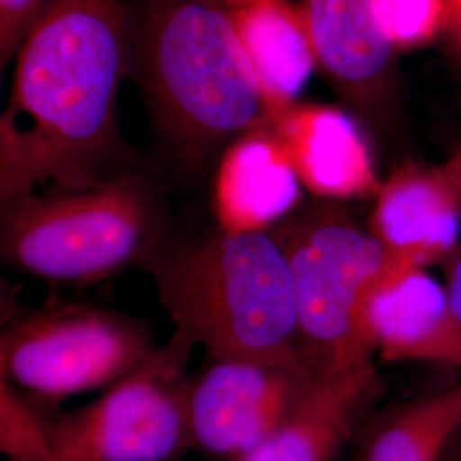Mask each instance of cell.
<instances>
[{"label":"cell","instance_id":"obj_1","mask_svg":"<svg viewBox=\"0 0 461 461\" xmlns=\"http://www.w3.org/2000/svg\"><path fill=\"white\" fill-rule=\"evenodd\" d=\"M127 33L123 0L50 4L17 53L0 116L2 207L43 183L76 190L112 178Z\"/></svg>","mask_w":461,"mask_h":461},{"label":"cell","instance_id":"obj_2","mask_svg":"<svg viewBox=\"0 0 461 461\" xmlns=\"http://www.w3.org/2000/svg\"><path fill=\"white\" fill-rule=\"evenodd\" d=\"M140 267L175 330L207 356L308 371L297 350L291 267L270 230H221L182 247H158Z\"/></svg>","mask_w":461,"mask_h":461},{"label":"cell","instance_id":"obj_3","mask_svg":"<svg viewBox=\"0 0 461 461\" xmlns=\"http://www.w3.org/2000/svg\"><path fill=\"white\" fill-rule=\"evenodd\" d=\"M140 59L156 115L185 148L270 127L224 0H146Z\"/></svg>","mask_w":461,"mask_h":461},{"label":"cell","instance_id":"obj_4","mask_svg":"<svg viewBox=\"0 0 461 461\" xmlns=\"http://www.w3.org/2000/svg\"><path fill=\"white\" fill-rule=\"evenodd\" d=\"M270 232L291 267L297 350L308 371L318 378L376 359L367 306L379 284L403 267L371 230L330 202L296 211Z\"/></svg>","mask_w":461,"mask_h":461},{"label":"cell","instance_id":"obj_5","mask_svg":"<svg viewBox=\"0 0 461 461\" xmlns=\"http://www.w3.org/2000/svg\"><path fill=\"white\" fill-rule=\"evenodd\" d=\"M159 247V224L144 185L129 175L2 207L4 264L38 279L91 285Z\"/></svg>","mask_w":461,"mask_h":461},{"label":"cell","instance_id":"obj_6","mask_svg":"<svg viewBox=\"0 0 461 461\" xmlns=\"http://www.w3.org/2000/svg\"><path fill=\"white\" fill-rule=\"evenodd\" d=\"M195 344L176 331L89 405L32 398L47 461H178L190 449L188 371Z\"/></svg>","mask_w":461,"mask_h":461},{"label":"cell","instance_id":"obj_7","mask_svg":"<svg viewBox=\"0 0 461 461\" xmlns=\"http://www.w3.org/2000/svg\"><path fill=\"white\" fill-rule=\"evenodd\" d=\"M146 321L87 304L9 316L0 333V376L45 403L112 386L158 348Z\"/></svg>","mask_w":461,"mask_h":461},{"label":"cell","instance_id":"obj_8","mask_svg":"<svg viewBox=\"0 0 461 461\" xmlns=\"http://www.w3.org/2000/svg\"><path fill=\"white\" fill-rule=\"evenodd\" d=\"M313 383L312 373L285 364L207 356L188 384L192 449L245 458L296 412Z\"/></svg>","mask_w":461,"mask_h":461},{"label":"cell","instance_id":"obj_9","mask_svg":"<svg viewBox=\"0 0 461 461\" xmlns=\"http://www.w3.org/2000/svg\"><path fill=\"white\" fill-rule=\"evenodd\" d=\"M318 66L335 91L379 123L396 95L395 49L379 30L375 0H301Z\"/></svg>","mask_w":461,"mask_h":461},{"label":"cell","instance_id":"obj_10","mask_svg":"<svg viewBox=\"0 0 461 461\" xmlns=\"http://www.w3.org/2000/svg\"><path fill=\"white\" fill-rule=\"evenodd\" d=\"M369 230L398 267L443 264L461 232L460 194L445 166L396 167L379 185Z\"/></svg>","mask_w":461,"mask_h":461},{"label":"cell","instance_id":"obj_11","mask_svg":"<svg viewBox=\"0 0 461 461\" xmlns=\"http://www.w3.org/2000/svg\"><path fill=\"white\" fill-rule=\"evenodd\" d=\"M376 361L461 367V329L445 284L415 267L388 274L367 306Z\"/></svg>","mask_w":461,"mask_h":461},{"label":"cell","instance_id":"obj_12","mask_svg":"<svg viewBox=\"0 0 461 461\" xmlns=\"http://www.w3.org/2000/svg\"><path fill=\"white\" fill-rule=\"evenodd\" d=\"M270 127L287 149L299 180L316 197L348 200L378 194L371 150L342 110L293 104Z\"/></svg>","mask_w":461,"mask_h":461},{"label":"cell","instance_id":"obj_13","mask_svg":"<svg viewBox=\"0 0 461 461\" xmlns=\"http://www.w3.org/2000/svg\"><path fill=\"white\" fill-rule=\"evenodd\" d=\"M376 359L314 378L313 386L264 445L238 461H335L379 395Z\"/></svg>","mask_w":461,"mask_h":461},{"label":"cell","instance_id":"obj_14","mask_svg":"<svg viewBox=\"0 0 461 461\" xmlns=\"http://www.w3.org/2000/svg\"><path fill=\"white\" fill-rule=\"evenodd\" d=\"M221 230H267L296 211L301 180L272 127L241 135L226 152L214 194Z\"/></svg>","mask_w":461,"mask_h":461},{"label":"cell","instance_id":"obj_15","mask_svg":"<svg viewBox=\"0 0 461 461\" xmlns=\"http://www.w3.org/2000/svg\"><path fill=\"white\" fill-rule=\"evenodd\" d=\"M230 13L272 123L294 104L318 66L304 11L289 0H255Z\"/></svg>","mask_w":461,"mask_h":461},{"label":"cell","instance_id":"obj_16","mask_svg":"<svg viewBox=\"0 0 461 461\" xmlns=\"http://www.w3.org/2000/svg\"><path fill=\"white\" fill-rule=\"evenodd\" d=\"M461 426V381L379 415L356 461H445Z\"/></svg>","mask_w":461,"mask_h":461},{"label":"cell","instance_id":"obj_17","mask_svg":"<svg viewBox=\"0 0 461 461\" xmlns=\"http://www.w3.org/2000/svg\"><path fill=\"white\" fill-rule=\"evenodd\" d=\"M375 14L395 51L419 49L449 21V0H375Z\"/></svg>","mask_w":461,"mask_h":461},{"label":"cell","instance_id":"obj_18","mask_svg":"<svg viewBox=\"0 0 461 461\" xmlns=\"http://www.w3.org/2000/svg\"><path fill=\"white\" fill-rule=\"evenodd\" d=\"M53 0H0V64L7 66Z\"/></svg>","mask_w":461,"mask_h":461},{"label":"cell","instance_id":"obj_19","mask_svg":"<svg viewBox=\"0 0 461 461\" xmlns=\"http://www.w3.org/2000/svg\"><path fill=\"white\" fill-rule=\"evenodd\" d=\"M441 267L445 270V289L449 308L461 329V247L456 248Z\"/></svg>","mask_w":461,"mask_h":461},{"label":"cell","instance_id":"obj_20","mask_svg":"<svg viewBox=\"0 0 461 461\" xmlns=\"http://www.w3.org/2000/svg\"><path fill=\"white\" fill-rule=\"evenodd\" d=\"M446 169H447V173H449V176L453 178V182L456 185V188H458V194H460L461 198V149L446 163Z\"/></svg>","mask_w":461,"mask_h":461},{"label":"cell","instance_id":"obj_21","mask_svg":"<svg viewBox=\"0 0 461 461\" xmlns=\"http://www.w3.org/2000/svg\"><path fill=\"white\" fill-rule=\"evenodd\" d=\"M449 21L453 23L461 43V0H449Z\"/></svg>","mask_w":461,"mask_h":461},{"label":"cell","instance_id":"obj_22","mask_svg":"<svg viewBox=\"0 0 461 461\" xmlns=\"http://www.w3.org/2000/svg\"><path fill=\"white\" fill-rule=\"evenodd\" d=\"M445 461H461V426L446 453Z\"/></svg>","mask_w":461,"mask_h":461},{"label":"cell","instance_id":"obj_23","mask_svg":"<svg viewBox=\"0 0 461 461\" xmlns=\"http://www.w3.org/2000/svg\"><path fill=\"white\" fill-rule=\"evenodd\" d=\"M9 461H47L41 456H36V455H16V456H9Z\"/></svg>","mask_w":461,"mask_h":461},{"label":"cell","instance_id":"obj_24","mask_svg":"<svg viewBox=\"0 0 461 461\" xmlns=\"http://www.w3.org/2000/svg\"><path fill=\"white\" fill-rule=\"evenodd\" d=\"M230 7H240V5H247V4H251V2H255V0H224Z\"/></svg>","mask_w":461,"mask_h":461}]
</instances>
